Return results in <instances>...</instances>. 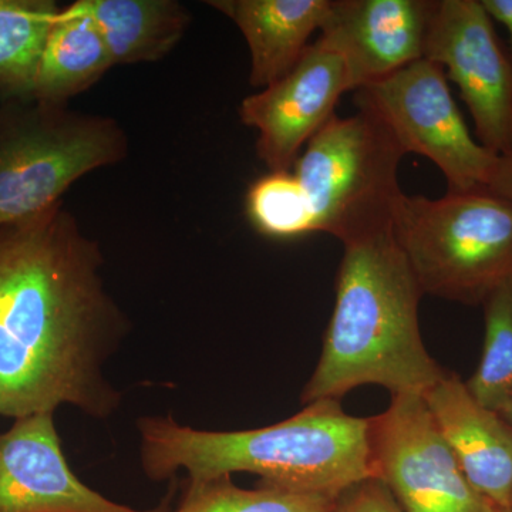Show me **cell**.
I'll list each match as a JSON object with an SVG mask.
<instances>
[{"label": "cell", "instance_id": "6da1fadb", "mask_svg": "<svg viewBox=\"0 0 512 512\" xmlns=\"http://www.w3.org/2000/svg\"><path fill=\"white\" fill-rule=\"evenodd\" d=\"M101 265L63 201L0 225V416L72 404L103 419L116 409L103 363L127 323Z\"/></svg>", "mask_w": 512, "mask_h": 512}, {"label": "cell", "instance_id": "7a4b0ae2", "mask_svg": "<svg viewBox=\"0 0 512 512\" xmlns=\"http://www.w3.org/2000/svg\"><path fill=\"white\" fill-rule=\"evenodd\" d=\"M336 301L302 403L339 400L377 384L392 396L429 392L446 370L421 338L423 292L393 229L343 245Z\"/></svg>", "mask_w": 512, "mask_h": 512}, {"label": "cell", "instance_id": "3957f363", "mask_svg": "<svg viewBox=\"0 0 512 512\" xmlns=\"http://www.w3.org/2000/svg\"><path fill=\"white\" fill-rule=\"evenodd\" d=\"M147 477L165 480L178 470L201 481L255 474L262 484L336 498L373 477L370 419L350 416L339 400H318L288 420L241 431H202L171 417L138 423Z\"/></svg>", "mask_w": 512, "mask_h": 512}, {"label": "cell", "instance_id": "277c9868", "mask_svg": "<svg viewBox=\"0 0 512 512\" xmlns=\"http://www.w3.org/2000/svg\"><path fill=\"white\" fill-rule=\"evenodd\" d=\"M392 229L423 295L478 305L512 275V204L488 187L404 194Z\"/></svg>", "mask_w": 512, "mask_h": 512}, {"label": "cell", "instance_id": "5b68a950", "mask_svg": "<svg viewBox=\"0 0 512 512\" xmlns=\"http://www.w3.org/2000/svg\"><path fill=\"white\" fill-rule=\"evenodd\" d=\"M127 153L126 131L111 117L36 99L0 103V225L62 201L84 175Z\"/></svg>", "mask_w": 512, "mask_h": 512}, {"label": "cell", "instance_id": "8992f818", "mask_svg": "<svg viewBox=\"0 0 512 512\" xmlns=\"http://www.w3.org/2000/svg\"><path fill=\"white\" fill-rule=\"evenodd\" d=\"M406 156L375 114H333L308 141L295 174L311 201L318 232L343 245L393 227L402 201L400 161Z\"/></svg>", "mask_w": 512, "mask_h": 512}, {"label": "cell", "instance_id": "52a82bcc", "mask_svg": "<svg viewBox=\"0 0 512 512\" xmlns=\"http://www.w3.org/2000/svg\"><path fill=\"white\" fill-rule=\"evenodd\" d=\"M359 110L375 114L404 154L429 158L448 190L485 187L498 157L471 136L439 64L420 59L356 90Z\"/></svg>", "mask_w": 512, "mask_h": 512}, {"label": "cell", "instance_id": "ba28073f", "mask_svg": "<svg viewBox=\"0 0 512 512\" xmlns=\"http://www.w3.org/2000/svg\"><path fill=\"white\" fill-rule=\"evenodd\" d=\"M373 477L403 512H480L487 501L471 487L419 394L392 396L370 417Z\"/></svg>", "mask_w": 512, "mask_h": 512}, {"label": "cell", "instance_id": "9c48e42d", "mask_svg": "<svg viewBox=\"0 0 512 512\" xmlns=\"http://www.w3.org/2000/svg\"><path fill=\"white\" fill-rule=\"evenodd\" d=\"M424 59L457 84L478 143L512 156V64L481 0H437Z\"/></svg>", "mask_w": 512, "mask_h": 512}, {"label": "cell", "instance_id": "30bf717a", "mask_svg": "<svg viewBox=\"0 0 512 512\" xmlns=\"http://www.w3.org/2000/svg\"><path fill=\"white\" fill-rule=\"evenodd\" d=\"M350 92L345 59L316 40L291 72L242 100V123L258 131L256 153L269 171H289L306 141L328 123L343 93Z\"/></svg>", "mask_w": 512, "mask_h": 512}, {"label": "cell", "instance_id": "8fae6325", "mask_svg": "<svg viewBox=\"0 0 512 512\" xmlns=\"http://www.w3.org/2000/svg\"><path fill=\"white\" fill-rule=\"evenodd\" d=\"M437 0H330L323 43L348 67L350 92L424 59Z\"/></svg>", "mask_w": 512, "mask_h": 512}, {"label": "cell", "instance_id": "7c38bea8", "mask_svg": "<svg viewBox=\"0 0 512 512\" xmlns=\"http://www.w3.org/2000/svg\"><path fill=\"white\" fill-rule=\"evenodd\" d=\"M0 512H156L114 503L73 473L53 413L22 417L0 436Z\"/></svg>", "mask_w": 512, "mask_h": 512}, {"label": "cell", "instance_id": "4fadbf2b", "mask_svg": "<svg viewBox=\"0 0 512 512\" xmlns=\"http://www.w3.org/2000/svg\"><path fill=\"white\" fill-rule=\"evenodd\" d=\"M423 399L471 487L487 503L510 512L511 427L478 403L456 373H444Z\"/></svg>", "mask_w": 512, "mask_h": 512}, {"label": "cell", "instance_id": "5bb4252c", "mask_svg": "<svg viewBox=\"0 0 512 512\" xmlns=\"http://www.w3.org/2000/svg\"><path fill=\"white\" fill-rule=\"evenodd\" d=\"M241 30L251 53L249 83L266 89L291 72L322 28L330 0H215L207 2Z\"/></svg>", "mask_w": 512, "mask_h": 512}, {"label": "cell", "instance_id": "9a60e30c", "mask_svg": "<svg viewBox=\"0 0 512 512\" xmlns=\"http://www.w3.org/2000/svg\"><path fill=\"white\" fill-rule=\"evenodd\" d=\"M72 5L96 22L114 64L164 59L191 22L177 0H77Z\"/></svg>", "mask_w": 512, "mask_h": 512}, {"label": "cell", "instance_id": "2e32d148", "mask_svg": "<svg viewBox=\"0 0 512 512\" xmlns=\"http://www.w3.org/2000/svg\"><path fill=\"white\" fill-rule=\"evenodd\" d=\"M114 66L96 22L73 5L60 9L47 36L33 99L67 104Z\"/></svg>", "mask_w": 512, "mask_h": 512}, {"label": "cell", "instance_id": "e0dca14e", "mask_svg": "<svg viewBox=\"0 0 512 512\" xmlns=\"http://www.w3.org/2000/svg\"><path fill=\"white\" fill-rule=\"evenodd\" d=\"M55 0H0V103L33 99Z\"/></svg>", "mask_w": 512, "mask_h": 512}, {"label": "cell", "instance_id": "ac0fdd59", "mask_svg": "<svg viewBox=\"0 0 512 512\" xmlns=\"http://www.w3.org/2000/svg\"><path fill=\"white\" fill-rule=\"evenodd\" d=\"M483 305V355L466 386L478 403L498 412L512 399V275L487 296Z\"/></svg>", "mask_w": 512, "mask_h": 512}, {"label": "cell", "instance_id": "d6986e66", "mask_svg": "<svg viewBox=\"0 0 512 512\" xmlns=\"http://www.w3.org/2000/svg\"><path fill=\"white\" fill-rule=\"evenodd\" d=\"M336 500L264 484L245 490L224 476L190 480L183 501L171 512H333Z\"/></svg>", "mask_w": 512, "mask_h": 512}, {"label": "cell", "instance_id": "ffe728a7", "mask_svg": "<svg viewBox=\"0 0 512 512\" xmlns=\"http://www.w3.org/2000/svg\"><path fill=\"white\" fill-rule=\"evenodd\" d=\"M249 221L262 235L278 239L318 232L311 201L291 171H269L249 187Z\"/></svg>", "mask_w": 512, "mask_h": 512}, {"label": "cell", "instance_id": "44dd1931", "mask_svg": "<svg viewBox=\"0 0 512 512\" xmlns=\"http://www.w3.org/2000/svg\"><path fill=\"white\" fill-rule=\"evenodd\" d=\"M333 512H403L386 485L377 478L360 481L339 495Z\"/></svg>", "mask_w": 512, "mask_h": 512}, {"label": "cell", "instance_id": "7402d4cb", "mask_svg": "<svg viewBox=\"0 0 512 512\" xmlns=\"http://www.w3.org/2000/svg\"><path fill=\"white\" fill-rule=\"evenodd\" d=\"M485 187L501 195L512 204V156L498 157L493 173Z\"/></svg>", "mask_w": 512, "mask_h": 512}, {"label": "cell", "instance_id": "603a6c76", "mask_svg": "<svg viewBox=\"0 0 512 512\" xmlns=\"http://www.w3.org/2000/svg\"><path fill=\"white\" fill-rule=\"evenodd\" d=\"M488 15L501 23L507 29L510 37V46H508V55L512 64V0H481Z\"/></svg>", "mask_w": 512, "mask_h": 512}, {"label": "cell", "instance_id": "cb8c5ba5", "mask_svg": "<svg viewBox=\"0 0 512 512\" xmlns=\"http://www.w3.org/2000/svg\"><path fill=\"white\" fill-rule=\"evenodd\" d=\"M497 413L500 414L501 419H503L512 429V399L510 402L505 403Z\"/></svg>", "mask_w": 512, "mask_h": 512}, {"label": "cell", "instance_id": "d4e9b609", "mask_svg": "<svg viewBox=\"0 0 512 512\" xmlns=\"http://www.w3.org/2000/svg\"><path fill=\"white\" fill-rule=\"evenodd\" d=\"M480 512H508V511L501 510V508L495 507V505H493V504L485 503L483 510H481Z\"/></svg>", "mask_w": 512, "mask_h": 512}, {"label": "cell", "instance_id": "484cf974", "mask_svg": "<svg viewBox=\"0 0 512 512\" xmlns=\"http://www.w3.org/2000/svg\"><path fill=\"white\" fill-rule=\"evenodd\" d=\"M510 512H512V500H511V508H510Z\"/></svg>", "mask_w": 512, "mask_h": 512}]
</instances>
